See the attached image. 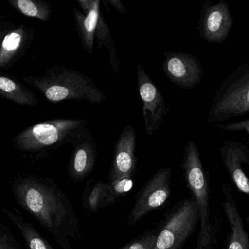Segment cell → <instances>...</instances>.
Here are the masks:
<instances>
[{
  "mask_svg": "<svg viewBox=\"0 0 249 249\" xmlns=\"http://www.w3.org/2000/svg\"><path fill=\"white\" fill-rule=\"evenodd\" d=\"M233 26V18L225 0L212 4L205 0L199 12L198 31L201 38L210 44L227 41Z\"/></svg>",
  "mask_w": 249,
  "mask_h": 249,
  "instance_id": "obj_8",
  "label": "cell"
},
{
  "mask_svg": "<svg viewBox=\"0 0 249 249\" xmlns=\"http://www.w3.org/2000/svg\"><path fill=\"white\" fill-rule=\"evenodd\" d=\"M78 3L80 7L82 8L83 13L85 15H87L94 8L96 0H78Z\"/></svg>",
  "mask_w": 249,
  "mask_h": 249,
  "instance_id": "obj_26",
  "label": "cell"
},
{
  "mask_svg": "<svg viewBox=\"0 0 249 249\" xmlns=\"http://www.w3.org/2000/svg\"><path fill=\"white\" fill-rule=\"evenodd\" d=\"M199 220L193 196L176 205L161 224L153 249H180L193 232Z\"/></svg>",
  "mask_w": 249,
  "mask_h": 249,
  "instance_id": "obj_6",
  "label": "cell"
},
{
  "mask_svg": "<svg viewBox=\"0 0 249 249\" xmlns=\"http://www.w3.org/2000/svg\"><path fill=\"white\" fill-rule=\"evenodd\" d=\"M181 168L199 212L200 228L196 249H213L216 242L217 231L210 220L208 175L204 170L199 149L194 141H189L185 146Z\"/></svg>",
  "mask_w": 249,
  "mask_h": 249,
  "instance_id": "obj_3",
  "label": "cell"
},
{
  "mask_svg": "<svg viewBox=\"0 0 249 249\" xmlns=\"http://www.w3.org/2000/svg\"><path fill=\"white\" fill-rule=\"evenodd\" d=\"M24 81L40 91L51 103L84 100L100 104L107 100L106 93L88 75L62 65H53L46 70L43 76L24 77Z\"/></svg>",
  "mask_w": 249,
  "mask_h": 249,
  "instance_id": "obj_2",
  "label": "cell"
},
{
  "mask_svg": "<svg viewBox=\"0 0 249 249\" xmlns=\"http://www.w3.org/2000/svg\"><path fill=\"white\" fill-rule=\"evenodd\" d=\"M172 174L171 169L163 167L142 186L127 218L129 227L136 225L145 215L158 209L167 202L170 195Z\"/></svg>",
  "mask_w": 249,
  "mask_h": 249,
  "instance_id": "obj_7",
  "label": "cell"
},
{
  "mask_svg": "<svg viewBox=\"0 0 249 249\" xmlns=\"http://www.w3.org/2000/svg\"><path fill=\"white\" fill-rule=\"evenodd\" d=\"M0 249H21L10 229L0 224Z\"/></svg>",
  "mask_w": 249,
  "mask_h": 249,
  "instance_id": "obj_24",
  "label": "cell"
},
{
  "mask_svg": "<svg viewBox=\"0 0 249 249\" xmlns=\"http://www.w3.org/2000/svg\"><path fill=\"white\" fill-rule=\"evenodd\" d=\"M157 235V228L148 230L119 249H153Z\"/></svg>",
  "mask_w": 249,
  "mask_h": 249,
  "instance_id": "obj_23",
  "label": "cell"
},
{
  "mask_svg": "<svg viewBox=\"0 0 249 249\" xmlns=\"http://www.w3.org/2000/svg\"><path fill=\"white\" fill-rule=\"evenodd\" d=\"M11 6L20 14L37 18L40 21H49L52 18V5L43 0H8Z\"/></svg>",
  "mask_w": 249,
  "mask_h": 249,
  "instance_id": "obj_19",
  "label": "cell"
},
{
  "mask_svg": "<svg viewBox=\"0 0 249 249\" xmlns=\"http://www.w3.org/2000/svg\"><path fill=\"white\" fill-rule=\"evenodd\" d=\"M0 36V69L4 71L14 66L25 55L34 41L35 33L31 27L25 24L16 27L14 23H1Z\"/></svg>",
  "mask_w": 249,
  "mask_h": 249,
  "instance_id": "obj_11",
  "label": "cell"
},
{
  "mask_svg": "<svg viewBox=\"0 0 249 249\" xmlns=\"http://www.w3.org/2000/svg\"><path fill=\"white\" fill-rule=\"evenodd\" d=\"M104 182L96 181L94 178L87 180L81 197L83 208L91 213H95L102 208L105 195Z\"/></svg>",
  "mask_w": 249,
  "mask_h": 249,
  "instance_id": "obj_20",
  "label": "cell"
},
{
  "mask_svg": "<svg viewBox=\"0 0 249 249\" xmlns=\"http://www.w3.org/2000/svg\"><path fill=\"white\" fill-rule=\"evenodd\" d=\"M223 208L231 227V236L227 249H249V239L243 226L232 192L227 183L222 184Z\"/></svg>",
  "mask_w": 249,
  "mask_h": 249,
  "instance_id": "obj_15",
  "label": "cell"
},
{
  "mask_svg": "<svg viewBox=\"0 0 249 249\" xmlns=\"http://www.w3.org/2000/svg\"><path fill=\"white\" fill-rule=\"evenodd\" d=\"M137 75L145 131L148 136H152L160 130L168 109L162 93L139 63L137 64Z\"/></svg>",
  "mask_w": 249,
  "mask_h": 249,
  "instance_id": "obj_9",
  "label": "cell"
},
{
  "mask_svg": "<svg viewBox=\"0 0 249 249\" xmlns=\"http://www.w3.org/2000/svg\"><path fill=\"white\" fill-rule=\"evenodd\" d=\"M162 71L173 84L186 90L197 87L205 73L199 59L183 52H165Z\"/></svg>",
  "mask_w": 249,
  "mask_h": 249,
  "instance_id": "obj_10",
  "label": "cell"
},
{
  "mask_svg": "<svg viewBox=\"0 0 249 249\" xmlns=\"http://www.w3.org/2000/svg\"><path fill=\"white\" fill-rule=\"evenodd\" d=\"M216 127L229 132H245L249 135V119L228 124H219L216 125Z\"/></svg>",
  "mask_w": 249,
  "mask_h": 249,
  "instance_id": "obj_25",
  "label": "cell"
},
{
  "mask_svg": "<svg viewBox=\"0 0 249 249\" xmlns=\"http://www.w3.org/2000/svg\"><path fill=\"white\" fill-rule=\"evenodd\" d=\"M72 152L68 164V173L75 182H82L94 170L97 157V147L88 128H84L72 140Z\"/></svg>",
  "mask_w": 249,
  "mask_h": 249,
  "instance_id": "obj_12",
  "label": "cell"
},
{
  "mask_svg": "<svg viewBox=\"0 0 249 249\" xmlns=\"http://www.w3.org/2000/svg\"><path fill=\"white\" fill-rule=\"evenodd\" d=\"M220 155L230 178L236 187L249 196V178L243 164H249V148L235 141H224L219 148Z\"/></svg>",
  "mask_w": 249,
  "mask_h": 249,
  "instance_id": "obj_14",
  "label": "cell"
},
{
  "mask_svg": "<svg viewBox=\"0 0 249 249\" xmlns=\"http://www.w3.org/2000/svg\"><path fill=\"white\" fill-rule=\"evenodd\" d=\"M95 41L98 45L99 49H101L102 46H104L109 51L112 68L116 74L119 73L120 63L118 58L117 52L115 48L110 28L102 14H100L98 24L96 29Z\"/></svg>",
  "mask_w": 249,
  "mask_h": 249,
  "instance_id": "obj_22",
  "label": "cell"
},
{
  "mask_svg": "<svg viewBox=\"0 0 249 249\" xmlns=\"http://www.w3.org/2000/svg\"><path fill=\"white\" fill-rule=\"evenodd\" d=\"M137 137L131 125L124 128L118 138L113 151V160L109 170V181L122 178H133L137 171Z\"/></svg>",
  "mask_w": 249,
  "mask_h": 249,
  "instance_id": "obj_13",
  "label": "cell"
},
{
  "mask_svg": "<svg viewBox=\"0 0 249 249\" xmlns=\"http://www.w3.org/2000/svg\"><path fill=\"white\" fill-rule=\"evenodd\" d=\"M17 203L50 233L62 249H72L69 238L80 239L75 210L65 192L49 178L18 174L13 180Z\"/></svg>",
  "mask_w": 249,
  "mask_h": 249,
  "instance_id": "obj_1",
  "label": "cell"
},
{
  "mask_svg": "<svg viewBox=\"0 0 249 249\" xmlns=\"http://www.w3.org/2000/svg\"><path fill=\"white\" fill-rule=\"evenodd\" d=\"M134 186L133 178L126 177L106 183L104 199L102 208H107L119 202L132 190Z\"/></svg>",
  "mask_w": 249,
  "mask_h": 249,
  "instance_id": "obj_21",
  "label": "cell"
},
{
  "mask_svg": "<svg viewBox=\"0 0 249 249\" xmlns=\"http://www.w3.org/2000/svg\"><path fill=\"white\" fill-rule=\"evenodd\" d=\"M14 211L2 209L21 233L29 249H55L31 223L26 221L17 209Z\"/></svg>",
  "mask_w": 249,
  "mask_h": 249,
  "instance_id": "obj_18",
  "label": "cell"
},
{
  "mask_svg": "<svg viewBox=\"0 0 249 249\" xmlns=\"http://www.w3.org/2000/svg\"><path fill=\"white\" fill-rule=\"evenodd\" d=\"M249 113V62L242 64L221 83L208 114V123Z\"/></svg>",
  "mask_w": 249,
  "mask_h": 249,
  "instance_id": "obj_5",
  "label": "cell"
},
{
  "mask_svg": "<svg viewBox=\"0 0 249 249\" xmlns=\"http://www.w3.org/2000/svg\"><path fill=\"white\" fill-rule=\"evenodd\" d=\"M100 14L101 11L100 0H96L94 8L87 15H85L77 8H75L73 9L75 30L78 33L83 49L90 54L92 53L94 51L96 29L98 24Z\"/></svg>",
  "mask_w": 249,
  "mask_h": 249,
  "instance_id": "obj_16",
  "label": "cell"
},
{
  "mask_svg": "<svg viewBox=\"0 0 249 249\" xmlns=\"http://www.w3.org/2000/svg\"><path fill=\"white\" fill-rule=\"evenodd\" d=\"M88 124L86 119H53L38 122L18 132L13 139V144L22 152L58 149L65 144H71Z\"/></svg>",
  "mask_w": 249,
  "mask_h": 249,
  "instance_id": "obj_4",
  "label": "cell"
},
{
  "mask_svg": "<svg viewBox=\"0 0 249 249\" xmlns=\"http://www.w3.org/2000/svg\"><path fill=\"white\" fill-rule=\"evenodd\" d=\"M107 2L110 3L113 8H116L120 14H125L126 12V8L123 2L120 0H107Z\"/></svg>",
  "mask_w": 249,
  "mask_h": 249,
  "instance_id": "obj_27",
  "label": "cell"
},
{
  "mask_svg": "<svg viewBox=\"0 0 249 249\" xmlns=\"http://www.w3.org/2000/svg\"><path fill=\"white\" fill-rule=\"evenodd\" d=\"M0 97L19 106L36 107L39 100L34 92L13 75L0 72Z\"/></svg>",
  "mask_w": 249,
  "mask_h": 249,
  "instance_id": "obj_17",
  "label": "cell"
}]
</instances>
